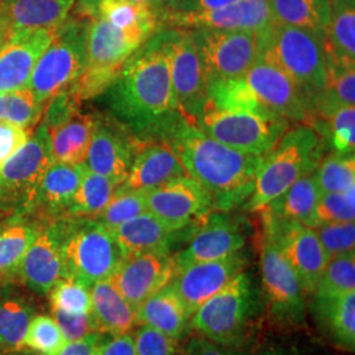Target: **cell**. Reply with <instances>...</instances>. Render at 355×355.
I'll return each instance as SVG.
<instances>
[{
	"instance_id": "cell-1",
	"label": "cell",
	"mask_w": 355,
	"mask_h": 355,
	"mask_svg": "<svg viewBox=\"0 0 355 355\" xmlns=\"http://www.w3.org/2000/svg\"><path fill=\"white\" fill-rule=\"evenodd\" d=\"M161 137L173 146L186 174L208 193L214 211L230 212L248 200L263 155L229 148L182 114L162 129Z\"/></svg>"
},
{
	"instance_id": "cell-2",
	"label": "cell",
	"mask_w": 355,
	"mask_h": 355,
	"mask_svg": "<svg viewBox=\"0 0 355 355\" xmlns=\"http://www.w3.org/2000/svg\"><path fill=\"white\" fill-rule=\"evenodd\" d=\"M108 89L114 114L136 132L161 133L180 114L161 29L128 58Z\"/></svg>"
},
{
	"instance_id": "cell-3",
	"label": "cell",
	"mask_w": 355,
	"mask_h": 355,
	"mask_svg": "<svg viewBox=\"0 0 355 355\" xmlns=\"http://www.w3.org/2000/svg\"><path fill=\"white\" fill-rule=\"evenodd\" d=\"M324 137L309 124H295L266 153L257 171L254 189L241 208L261 212L299 178L312 174L324 157Z\"/></svg>"
},
{
	"instance_id": "cell-4",
	"label": "cell",
	"mask_w": 355,
	"mask_h": 355,
	"mask_svg": "<svg viewBox=\"0 0 355 355\" xmlns=\"http://www.w3.org/2000/svg\"><path fill=\"white\" fill-rule=\"evenodd\" d=\"M258 60L275 66L312 104L325 86V33L271 23L258 32Z\"/></svg>"
},
{
	"instance_id": "cell-5",
	"label": "cell",
	"mask_w": 355,
	"mask_h": 355,
	"mask_svg": "<svg viewBox=\"0 0 355 355\" xmlns=\"http://www.w3.org/2000/svg\"><path fill=\"white\" fill-rule=\"evenodd\" d=\"M261 288L242 271L191 316V328L221 345L245 346L262 308Z\"/></svg>"
},
{
	"instance_id": "cell-6",
	"label": "cell",
	"mask_w": 355,
	"mask_h": 355,
	"mask_svg": "<svg viewBox=\"0 0 355 355\" xmlns=\"http://www.w3.org/2000/svg\"><path fill=\"white\" fill-rule=\"evenodd\" d=\"M66 278L91 287L108 279L123 261L114 233L95 218H57Z\"/></svg>"
},
{
	"instance_id": "cell-7",
	"label": "cell",
	"mask_w": 355,
	"mask_h": 355,
	"mask_svg": "<svg viewBox=\"0 0 355 355\" xmlns=\"http://www.w3.org/2000/svg\"><path fill=\"white\" fill-rule=\"evenodd\" d=\"M152 36L141 31H123L102 17H91L86 28L83 71L70 86L79 101L92 99L114 85L128 58Z\"/></svg>"
},
{
	"instance_id": "cell-8",
	"label": "cell",
	"mask_w": 355,
	"mask_h": 355,
	"mask_svg": "<svg viewBox=\"0 0 355 355\" xmlns=\"http://www.w3.org/2000/svg\"><path fill=\"white\" fill-rule=\"evenodd\" d=\"M87 20L79 16L67 17L38 58L26 85L38 103L46 104L53 96L73 86L83 71Z\"/></svg>"
},
{
	"instance_id": "cell-9",
	"label": "cell",
	"mask_w": 355,
	"mask_h": 355,
	"mask_svg": "<svg viewBox=\"0 0 355 355\" xmlns=\"http://www.w3.org/2000/svg\"><path fill=\"white\" fill-rule=\"evenodd\" d=\"M195 124L205 135L246 154L265 155L291 127L288 121L249 112L220 111L205 103Z\"/></svg>"
},
{
	"instance_id": "cell-10",
	"label": "cell",
	"mask_w": 355,
	"mask_h": 355,
	"mask_svg": "<svg viewBox=\"0 0 355 355\" xmlns=\"http://www.w3.org/2000/svg\"><path fill=\"white\" fill-rule=\"evenodd\" d=\"M261 295L271 321L282 328H300L305 322L304 291L300 280L280 253L274 240L262 230Z\"/></svg>"
},
{
	"instance_id": "cell-11",
	"label": "cell",
	"mask_w": 355,
	"mask_h": 355,
	"mask_svg": "<svg viewBox=\"0 0 355 355\" xmlns=\"http://www.w3.org/2000/svg\"><path fill=\"white\" fill-rule=\"evenodd\" d=\"M53 161L51 136L41 121L24 145L0 166V202L17 215H29L38 182Z\"/></svg>"
},
{
	"instance_id": "cell-12",
	"label": "cell",
	"mask_w": 355,
	"mask_h": 355,
	"mask_svg": "<svg viewBox=\"0 0 355 355\" xmlns=\"http://www.w3.org/2000/svg\"><path fill=\"white\" fill-rule=\"evenodd\" d=\"M207 87L211 83L242 78L258 60V32L189 29Z\"/></svg>"
},
{
	"instance_id": "cell-13",
	"label": "cell",
	"mask_w": 355,
	"mask_h": 355,
	"mask_svg": "<svg viewBox=\"0 0 355 355\" xmlns=\"http://www.w3.org/2000/svg\"><path fill=\"white\" fill-rule=\"evenodd\" d=\"M189 245L173 255L175 270L217 261L242 252L249 237L248 221L230 212L211 211L198 220Z\"/></svg>"
},
{
	"instance_id": "cell-14",
	"label": "cell",
	"mask_w": 355,
	"mask_h": 355,
	"mask_svg": "<svg viewBox=\"0 0 355 355\" xmlns=\"http://www.w3.org/2000/svg\"><path fill=\"white\" fill-rule=\"evenodd\" d=\"M170 64L179 112L191 123L202 114L208 99L207 79L189 29H161Z\"/></svg>"
},
{
	"instance_id": "cell-15",
	"label": "cell",
	"mask_w": 355,
	"mask_h": 355,
	"mask_svg": "<svg viewBox=\"0 0 355 355\" xmlns=\"http://www.w3.org/2000/svg\"><path fill=\"white\" fill-rule=\"evenodd\" d=\"M262 214V230L274 240L280 253L300 280L305 295H312L329 257L315 229L296 221H283Z\"/></svg>"
},
{
	"instance_id": "cell-16",
	"label": "cell",
	"mask_w": 355,
	"mask_h": 355,
	"mask_svg": "<svg viewBox=\"0 0 355 355\" xmlns=\"http://www.w3.org/2000/svg\"><path fill=\"white\" fill-rule=\"evenodd\" d=\"M243 79L268 112L290 124H311L313 120L315 112L306 95L275 66L257 60Z\"/></svg>"
},
{
	"instance_id": "cell-17",
	"label": "cell",
	"mask_w": 355,
	"mask_h": 355,
	"mask_svg": "<svg viewBox=\"0 0 355 355\" xmlns=\"http://www.w3.org/2000/svg\"><path fill=\"white\" fill-rule=\"evenodd\" d=\"M148 212L168 228L180 232L214 211L203 187L189 175L174 178L145 191Z\"/></svg>"
},
{
	"instance_id": "cell-18",
	"label": "cell",
	"mask_w": 355,
	"mask_h": 355,
	"mask_svg": "<svg viewBox=\"0 0 355 355\" xmlns=\"http://www.w3.org/2000/svg\"><path fill=\"white\" fill-rule=\"evenodd\" d=\"M175 272L171 253L153 252L123 258L108 280L137 311L148 297L168 286Z\"/></svg>"
},
{
	"instance_id": "cell-19",
	"label": "cell",
	"mask_w": 355,
	"mask_h": 355,
	"mask_svg": "<svg viewBox=\"0 0 355 355\" xmlns=\"http://www.w3.org/2000/svg\"><path fill=\"white\" fill-rule=\"evenodd\" d=\"M272 23L268 0H239L228 6L199 12L162 15L164 28L218 29L259 32Z\"/></svg>"
},
{
	"instance_id": "cell-20",
	"label": "cell",
	"mask_w": 355,
	"mask_h": 355,
	"mask_svg": "<svg viewBox=\"0 0 355 355\" xmlns=\"http://www.w3.org/2000/svg\"><path fill=\"white\" fill-rule=\"evenodd\" d=\"M66 278L60 232L55 220H42L41 228L17 270L16 283L38 296Z\"/></svg>"
},
{
	"instance_id": "cell-21",
	"label": "cell",
	"mask_w": 355,
	"mask_h": 355,
	"mask_svg": "<svg viewBox=\"0 0 355 355\" xmlns=\"http://www.w3.org/2000/svg\"><path fill=\"white\" fill-rule=\"evenodd\" d=\"M249 257L242 250L227 258L195 263L175 272L170 283L191 315L246 270Z\"/></svg>"
},
{
	"instance_id": "cell-22",
	"label": "cell",
	"mask_w": 355,
	"mask_h": 355,
	"mask_svg": "<svg viewBox=\"0 0 355 355\" xmlns=\"http://www.w3.org/2000/svg\"><path fill=\"white\" fill-rule=\"evenodd\" d=\"M58 26L12 31L0 49V94L24 89Z\"/></svg>"
},
{
	"instance_id": "cell-23",
	"label": "cell",
	"mask_w": 355,
	"mask_h": 355,
	"mask_svg": "<svg viewBox=\"0 0 355 355\" xmlns=\"http://www.w3.org/2000/svg\"><path fill=\"white\" fill-rule=\"evenodd\" d=\"M182 175L187 174L177 153L162 139L135 148L128 177L120 186L130 190H152Z\"/></svg>"
},
{
	"instance_id": "cell-24",
	"label": "cell",
	"mask_w": 355,
	"mask_h": 355,
	"mask_svg": "<svg viewBox=\"0 0 355 355\" xmlns=\"http://www.w3.org/2000/svg\"><path fill=\"white\" fill-rule=\"evenodd\" d=\"M83 173L85 164L71 165L53 161L38 182L29 215L42 220L64 217L80 184Z\"/></svg>"
},
{
	"instance_id": "cell-25",
	"label": "cell",
	"mask_w": 355,
	"mask_h": 355,
	"mask_svg": "<svg viewBox=\"0 0 355 355\" xmlns=\"http://www.w3.org/2000/svg\"><path fill=\"white\" fill-rule=\"evenodd\" d=\"M135 154V144L125 135L98 121L85 166L89 171L108 178L120 186L128 177Z\"/></svg>"
},
{
	"instance_id": "cell-26",
	"label": "cell",
	"mask_w": 355,
	"mask_h": 355,
	"mask_svg": "<svg viewBox=\"0 0 355 355\" xmlns=\"http://www.w3.org/2000/svg\"><path fill=\"white\" fill-rule=\"evenodd\" d=\"M37 315L33 293L19 283L0 286V350L19 353L26 350V336L32 318Z\"/></svg>"
},
{
	"instance_id": "cell-27",
	"label": "cell",
	"mask_w": 355,
	"mask_h": 355,
	"mask_svg": "<svg viewBox=\"0 0 355 355\" xmlns=\"http://www.w3.org/2000/svg\"><path fill=\"white\" fill-rule=\"evenodd\" d=\"M79 17H102L123 31H141L153 36L162 29V17L154 7L132 0H76Z\"/></svg>"
},
{
	"instance_id": "cell-28",
	"label": "cell",
	"mask_w": 355,
	"mask_h": 355,
	"mask_svg": "<svg viewBox=\"0 0 355 355\" xmlns=\"http://www.w3.org/2000/svg\"><path fill=\"white\" fill-rule=\"evenodd\" d=\"M139 325H146L180 341L191 329V315L171 284L155 292L137 308Z\"/></svg>"
},
{
	"instance_id": "cell-29",
	"label": "cell",
	"mask_w": 355,
	"mask_h": 355,
	"mask_svg": "<svg viewBox=\"0 0 355 355\" xmlns=\"http://www.w3.org/2000/svg\"><path fill=\"white\" fill-rule=\"evenodd\" d=\"M111 230L123 258L153 252L171 253V245L178 233L150 212H144Z\"/></svg>"
},
{
	"instance_id": "cell-30",
	"label": "cell",
	"mask_w": 355,
	"mask_h": 355,
	"mask_svg": "<svg viewBox=\"0 0 355 355\" xmlns=\"http://www.w3.org/2000/svg\"><path fill=\"white\" fill-rule=\"evenodd\" d=\"M91 318L101 334L121 336L139 327L136 309L108 279L91 286Z\"/></svg>"
},
{
	"instance_id": "cell-31",
	"label": "cell",
	"mask_w": 355,
	"mask_h": 355,
	"mask_svg": "<svg viewBox=\"0 0 355 355\" xmlns=\"http://www.w3.org/2000/svg\"><path fill=\"white\" fill-rule=\"evenodd\" d=\"M312 313L330 341L346 352L355 349V291L313 295Z\"/></svg>"
},
{
	"instance_id": "cell-32",
	"label": "cell",
	"mask_w": 355,
	"mask_h": 355,
	"mask_svg": "<svg viewBox=\"0 0 355 355\" xmlns=\"http://www.w3.org/2000/svg\"><path fill=\"white\" fill-rule=\"evenodd\" d=\"M76 0H0V17L12 31L61 26Z\"/></svg>"
},
{
	"instance_id": "cell-33",
	"label": "cell",
	"mask_w": 355,
	"mask_h": 355,
	"mask_svg": "<svg viewBox=\"0 0 355 355\" xmlns=\"http://www.w3.org/2000/svg\"><path fill=\"white\" fill-rule=\"evenodd\" d=\"M41 224L42 218L36 216L16 215L0 228V286L16 283L17 270Z\"/></svg>"
},
{
	"instance_id": "cell-34",
	"label": "cell",
	"mask_w": 355,
	"mask_h": 355,
	"mask_svg": "<svg viewBox=\"0 0 355 355\" xmlns=\"http://www.w3.org/2000/svg\"><path fill=\"white\" fill-rule=\"evenodd\" d=\"M96 124L98 120L92 114L78 111L62 123L48 128L53 159L71 165L85 164Z\"/></svg>"
},
{
	"instance_id": "cell-35",
	"label": "cell",
	"mask_w": 355,
	"mask_h": 355,
	"mask_svg": "<svg viewBox=\"0 0 355 355\" xmlns=\"http://www.w3.org/2000/svg\"><path fill=\"white\" fill-rule=\"evenodd\" d=\"M325 60L355 67V0H331L325 31Z\"/></svg>"
},
{
	"instance_id": "cell-36",
	"label": "cell",
	"mask_w": 355,
	"mask_h": 355,
	"mask_svg": "<svg viewBox=\"0 0 355 355\" xmlns=\"http://www.w3.org/2000/svg\"><path fill=\"white\" fill-rule=\"evenodd\" d=\"M321 192L313 174L299 178L279 198L261 212L283 221H296L309 227Z\"/></svg>"
},
{
	"instance_id": "cell-37",
	"label": "cell",
	"mask_w": 355,
	"mask_h": 355,
	"mask_svg": "<svg viewBox=\"0 0 355 355\" xmlns=\"http://www.w3.org/2000/svg\"><path fill=\"white\" fill-rule=\"evenodd\" d=\"M272 21L325 33L331 0H268Z\"/></svg>"
},
{
	"instance_id": "cell-38",
	"label": "cell",
	"mask_w": 355,
	"mask_h": 355,
	"mask_svg": "<svg viewBox=\"0 0 355 355\" xmlns=\"http://www.w3.org/2000/svg\"><path fill=\"white\" fill-rule=\"evenodd\" d=\"M207 103L215 107L216 110L227 112H249L280 119L278 116L268 112L261 104L243 76L211 83L207 87Z\"/></svg>"
},
{
	"instance_id": "cell-39",
	"label": "cell",
	"mask_w": 355,
	"mask_h": 355,
	"mask_svg": "<svg viewBox=\"0 0 355 355\" xmlns=\"http://www.w3.org/2000/svg\"><path fill=\"white\" fill-rule=\"evenodd\" d=\"M117 187L119 186L111 179L92 173L85 166L80 184L64 216L95 218L111 200Z\"/></svg>"
},
{
	"instance_id": "cell-40",
	"label": "cell",
	"mask_w": 355,
	"mask_h": 355,
	"mask_svg": "<svg viewBox=\"0 0 355 355\" xmlns=\"http://www.w3.org/2000/svg\"><path fill=\"white\" fill-rule=\"evenodd\" d=\"M312 174L321 193L350 190L355 187V155L336 152L322 157Z\"/></svg>"
},
{
	"instance_id": "cell-41",
	"label": "cell",
	"mask_w": 355,
	"mask_h": 355,
	"mask_svg": "<svg viewBox=\"0 0 355 355\" xmlns=\"http://www.w3.org/2000/svg\"><path fill=\"white\" fill-rule=\"evenodd\" d=\"M45 104L37 102L35 94L28 89L0 94V121L29 129L41 121Z\"/></svg>"
},
{
	"instance_id": "cell-42",
	"label": "cell",
	"mask_w": 355,
	"mask_h": 355,
	"mask_svg": "<svg viewBox=\"0 0 355 355\" xmlns=\"http://www.w3.org/2000/svg\"><path fill=\"white\" fill-rule=\"evenodd\" d=\"M148 212L145 191L130 190L119 186L99 215L95 217L107 228L114 229L128 220Z\"/></svg>"
},
{
	"instance_id": "cell-43",
	"label": "cell",
	"mask_w": 355,
	"mask_h": 355,
	"mask_svg": "<svg viewBox=\"0 0 355 355\" xmlns=\"http://www.w3.org/2000/svg\"><path fill=\"white\" fill-rule=\"evenodd\" d=\"M355 291V252L331 257L312 295H341Z\"/></svg>"
},
{
	"instance_id": "cell-44",
	"label": "cell",
	"mask_w": 355,
	"mask_h": 355,
	"mask_svg": "<svg viewBox=\"0 0 355 355\" xmlns=\"http://www.w3.org/2000/svg\"><path fill=\"white\" fill-rule=\"evenodd\" d=\"M55 320L48 315L32 318L26 336V349L36 355H57L66 345Z\"/></svg>"
},
{
	"instance_id": "cell-45",
	"label": "cell",
	"mask_w": 355,
	"mask_h": 355,
	"mask_svg": "<svg viewBox=\"0 0 355 355\" xmlns=\"http://www.w3.org/2000/svg\"><path fill=\"white\" fill-rule=\"evenodd\" d=\"M355 220V187L345 192L321 193L309 227Z\"/></svg>"
},
{
	"instance_id": "cell-46",
	"label": "cell",
	"mask_w": 355,
	"mask_h": 355,
	"mask_svg": "<svg viewBox=\"0 0 355 355\" xmlns=\"http://www.w3.org/2000/svg\"><path fill=\"white\" fill-rule=\"evenodd\" d=\"M89 288L78 280L64 278L48 293L49 304L70 315H86L91 312Z\"/></svg>"
},
{
	"instance_id": "cell-47",
	"label": "cell",
	"mask_w": 355,
	"mask_h": 355,
	"mask_svg": "<svg viewBox=\"0 0 355 355\" xmlns=\"http://www.w3.org/2000/svg\"><path fill=\"white\" fill-rule=\"evenodd\" d=\"M320 120V119H318ZM327 123L325 127H313L321 136L324 132H329V140L334 146L336 152L340 154H354L355 150V107L347 105L338 108L327 117L321 120Z\"/></svg>"
},
{
	"instance_id": "cell-48",
	"label": "cell",
	"mask_w": 355,
	"mask_h": 355,
	"mask_svg": "<svg viewBox=\"0 0 355 355\" xmlns=\"http://www.w3.org/2000/svg\"><path fill=\"white\" fill-rule=\"evenodd\" d=\"M313 229L329 258L355 252L354 221L329 223L313 227Z\"/></svg>"
},
{
	"instance_id": "cell-49",
	"label": "cell",
	"mask_w": 355,
	"mask_h": 355,
	"mask_svg": "<svg viewBox=\"0 0 355 355\" xmlns=\"http://www.w3.org/2000/svg\"><path fill=\"white\" fill-rule=\"evenodd\" d=\"M136 355H179V341L146 325L132 331Z\"/></svg>"
},
{
	"instance_id": "cell-50",
	"label": "cell",
	"mask_w": 355,
	"mask_h": 355,
	"mask_svg": "<svg viewBox=\"0 0 355 355\" xmlns=\"http://www.w3.org/2000/svg\"><path fill=\"white\" fill-rule=\"evenodd\" d=\"M51 318L64 334L66 343H74L89 337V334L99 333L89 313L86 315H70L58 308L51 306Z\"/></svg>"
},
{
	"instance_id": "cell-51",
	"label": "cell",
	"mask_w": 355,
	"mask_h": 355,
	"mask_svg": "<svg viewBox=\"0 0 355 355\" xmlns=\"http://www.w3.org/2000/svg\"><path fill=\"white\" fill-rule=\"evenodd\" d=\"M179 355H249V352L245 346L221 345L199 334L189 340Z\"/></svg>"
},
{
	"instance_id": "cell-52",
	"label": "cell",
	"mask_w": 355,
	"mask_h": 355,
	"mask_svg": "<svg viewBox=\"0 0 355 355\" xmlns=\"http://www.w3.org/2000/svg\"><path fill=\"white\" fill-rule=\"evenodd\" d=\"M29 135L24 128L0 121V166L28 140Z\"/></svg>"
},
{
	"instance_id": "cell-53",
	"label": "cell",
	"mask_w": 355,
	"mask_h": 355,
	"mask_svg": "<svg viewBox=\"0 0 355 355\" xmlns=\"http://www.w3.org/2000/svg\"><path fill=\"white\" fill-rule=\"evenodd\" d=\"M103 334L94 333L74 343H67L57 355H99V345Z\"/></svg>"
},
{
	"instance_id": "cell-54",
	"label": "cell",
	"mask_w": 355,
	"mask_h": 355,
	"mask_svg": "<svg viewBox=\"0 0 355 355\" xmlns=\"http://www.w3.org/2000/svg\"><path fill=\"white\" fill-rule=\"evenodd\" d=\"M239 0H178L174 7L165 13L170 12H199V11H208L215 10ZM164 13V15H165Z\"/></svg>"
},
{
	"instance_id": "cell-55",
	"label": "cell",
	"mask_w": 355,
	"mask_h": 355,
	"mask_svg": "<svg viewBox=\"0 0 355 355\" xmlns=\"http://www.w3.org/2000/svg\"><path fill=\"white\" fill-rule=\"evenodd\" d=\"M259 355H299L293 349L290 347H284V346H270L266 347L265 350H262Z\"/></svg>"
},
{
	"instance_id": "cell-56",
	"label": "cell",
	"mask_w": 355,
	"mask_h": 355,
	"mask_svg": "<svg viewBox=\"0 0 355 355\" xmlns=\"http://www.w3.org/2000/svg\"><path fill=\"white\" fill-rule=\"evenodd\" d=\"M17 214L15 212V209H12L10 205L0 202V228L12 218L13 216H16Z\"/></svg>"
},
{
	"instance_id": "cell-57",
	"label": "cell",
	"mask_w": 355,
	"mask_h": 355,
	"mask_svg": "<svg viewBox=\"0 0 355 355\" xmlns=\"http://www.w3.org/2000/svg\"><path fill=\"white\" fill-rule=\"evenodd\" d=\"M177 1L178 0H154V4H155V8L161 13V17H162V15L167 12V11H170Z\"/></svg>"
},
{
	"instance_id": "cell-58",
	"label": "cell",
	"mask_w": 355,
	"mask_h": 355,
	"mask_svg": "<svg viewBox=\"0 0 355 355\" xmlns=\"http://www.w3.org/2000/svg\"><path fill=\"white\" fill-rule=\"evenodd\" d=\"M10 35H11V29L6 24V21L0 17V49L3 48L7 38L10 37Z\"/></svg>"
},
{
	"instance_id": "cell-59",
	"label": "cell",
	"mask_w": 355,
	"mask_h": 355,
	"mask_svg": "<svg viewBox=\"0 0 355 355\" xmlns=\"http://www.w3.org/2000/svg\"><path fill=\"white\" fill-rule=\"evenodd\" d=\"M0 355H36L33 354L32 352L29 350H24V352H19V353H6V352H1L0 350Z\"/></svg>"
},
{
	"instance_id": "cell-60",
	"label": "cell",
	"mask_w": 355,
	"mask_h": 355,
	"mask_svg": "<svg viewBox=\"0 0 355 355\" xmlns=\"http://www.w3.org/2000/svg\"><path fill=\"white\" fill-rule=\"evenodd\" d=\"M132 1H137V3H144V4H149L155 8V4H154V0H132ZM157 10V8H155ZM158 11V10H157ZM159 12V11H158Z\"/></svg>"
}]
</instances>
